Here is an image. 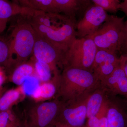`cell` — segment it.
Masks as SVG:
<instances>
[{"label":"cell","mask_w":127,"mask_h":127,"mask_svg":"<svg viewBox=\"0 0 127 127\" xmlns=\"http://www.w3.org/2000/svg\"><path fill=\"white\" fill-rule=\"evenodd\" d=\"M122 107L118 104H108L106 115L107 127H125V117Z\"/></svg>","instance_id":"cell-15"},{"label":"cell","mask_w":127,"mask_h":127,"mask_svg":"<svg viewBox=\"0 0 127 127\" xmlns=\"http://www.w3.org/2000/svg\"><path fill=\"white\" fill-rule=\"evenodd\" d=\"M34 62L31 61L16 66L7 74V80L17 86H22L28 78L36 75Z\"/></svg>","instance_id":"cell-12"},{"label":"cell","mask_w":127,"mask_h":127,"mask_svg":"<svg viewBox=\"0 0 127 127\" xmlns=\"http://www.w3.org/2000/svg\"><path fill=\"white\" fill-rule=\"evenodd\" d=\"M97 50L91 38H76L65 54L62 67H69L91 71Z\"/></svg>","instance_id":"cell-5"},{"label":"cell","mask_w":127,"mask_h":127,"mask_svg":"<svg viewBox=\"0 0 127 127\" xmlns=\"http://www.w3.org/2000/svg\"><path fill=\"white\" fill-rule=\"evenodd\" d=\"M12 108L0 112V127H23Z\"/></svg>","instance_id":"cell-21"},{"label":"cell","mask_w":127,"mask_h":127,"mask_svg":"<svg viewBox=\"0 0 127 127\" xmlns=\"http://www.w3.org/2000/svg\"><path fill=\"white\" fill-rule=\"evenodd\" d=\"M36 35L32 57L48 64L52 69L54 76H58L59 74L58 67H62L64 58L67 50Z\"/></svg>","instance_id":"cell-7"},{"label":"cell","mask_w":127,"mask_h":127,"mask_svg":"<svg viewBox=\"0 0 127 127\" xmlns=\"http://www.w3.org/2000/svg\"><path fill=\"white\" fill-rule=\"evenodd\" d=\"M0 66L7 75L11 68L10 46L6 34L0 35Z\"/></svg>","instance_id":"cell-17"},{"label":"cell","mask_w":127,"mask_h":127,"mask_svg":"<svg viewBox=\"0 0 127 127\" xmlns=\"http://www.w3.org/2000/svg\"><path fill=\"white\" fill-rule=\"evenodd\" d=\"M12 2L15 3V0H12Z\"/></svg>","instance_id":"cell-33"},{"label":"cell","mask_w":127,"mask_h":127,"mask_svg":"<svg viewBox=\"0 0 127 127\" xmlns=\"http://www.w3.org/2000/svg\"><path fill=\"white\" fill-rule=\"evenodd\" d=\"M100 81L90 71L65 67L58 80V97L63 102L77 99L99 86Z\"/></svg>","instance_id":"cell-2"},{"label":"cell","mask_w":127,"mask_h":127,"mask_svg":"<svg viewBox=\"0 0 127 127\" xmlns=\"http://www.w3.org/2000/svg\"><path fill=\"white\" fill-rule=\"evenodd\" d=\"M63 102L58 98L40 102L27 113L24 124L27 127H50L56 121Z\"/></svg>","instance_id":"cell-6"},{"label":"cell","mask_w":127,"mask_h":127,"mask_svg":"<svg viewBox=\"0 0 127 127\" xmlns=\"http://www.w3.org/2000/svg\"><path fill=\"white\" fill-rule=\"evenodd\" d=\"M104 90L115 94L127 95V77L121 61L112 73L100 82Z\"/></svg>","instance_id":"cell-11"},{"label":"cell","mask_w":127,"mask_h":127,"mask_svg":"<svg viewBox=\"0 0 127 127\" xmlns=\"http://www.w3.org/2000/svg\"><path fill=\"white\" fill-rule=\"evenodd\" d=\"M41 82L36 74L28 78L22 85L23 93L32 97L39 87Z\"/></svg>","instance_id":"cell-22"},{"label":"cell","mask_w":127,"mask_h":127,"mask_svg":"<svg viewBox=\"0 0 127 127\" xmlns=\"http://www.w3.org/2000/svg\"><path fill=\"white\" fill-rule=\"evenodd\" d=\"M20 88L12 89L6 91L0 97V112L12 109V106L19 100Z\"/></svg>","instance_id":"cell-18"},{"label":"cell","mask_w":127,"mask_h":127,"mask_svg":"<svg viewBox=\"0 0 127 127\" xmlns=\"http://www.w3.org/2000/svg\"><path fill=\"white\" fill-rule=\"evenodd\" d=\"M125 36L124 44L122 52L127 54V20L125 22Z\"/></svg>","instance_id":"cell-29"},{"label":"cell","mask_w":127,"mask_h":127,"mask_svg":"<svg viewBox=\"0 0 127 127\" xmlns=\"http://www.w3.org/2000/svg\"><path fill=\"white\" fill-rule=\"evenodd\" d=\"M107 121L106 115L102 116L99 118L96 124L94 127H107Z\"/></svg>","instance_id":"cell-27"},{"label":"cell","mask_w":127,"mask_h":127,"mask_svg":"<svg viewBox=\"0 0 127 127\" xmlns=\"http://www.w3.org/2000/svg\"><path fill=\"white\" fill-rule=\"evenodd\" d=\"M120 61L127 77V54H124L120 57Z\"/></svg>","instance_id":"cell-28"},{"label":"cell","mask_w":127,"mask_h":127,"mask_svg":"<svg viewBox=\"0 0 127 127\" xmlns=\"http://www.w3.org/2000/svg\"><path fill=\"white\" fill-rule=\"evenodd\" d=\"M34 62L36 73L41 82H49L52 79V69L47 64L31 58Z\"/></svg>","instance_id":"cell-20"},{"label":"cell","mask_w":127,"mask_h":127,"mask_svg":"<svg viewBox=\"0 0 127 127\" xmlns=\"http://www.w3.org/2000/svg\"><path fill=\"white\" fill-rule=\"evenodd\" d=\"M91 93L77 99L63 102L55 122H59L74 127L82 126L87 118V103Z\"/></svg>","instance_id":"cell-8"},{"label":"cell","mask_w":127,"mask_h":127,"mask_svg":"<svg viewBox=\"0 0 127 127\" xmlns=\"http://www.w3.org/2000/svg\"><path fill=\"white\" fill-rule=\"evenodd\" d=\"M95 5L102 7L106 11L117 12L119 10L120 2L119 0H91Z\"/></svg>","instance_id":"cell-24"},{"label":"cell","mask_w":127,"mask_h":127,"mask_svg":"<svg viewBox=\"0 0 127 127\" xmlns=\"http://www.w3.org/2000/svg\"><path fill=\"white\" fill-rule=\"evenodd\" d=\"M7 80V75L4 70L0 66V88Z\"/></svg>","instance_id":"cell-26"},{"label":"cell","mask_w":127,"mask_h":127,"mask_svg":"<svg viewBox=\"0 0 127 127\" xmlns=\"http://www.w3.org/2000/svg\"><path fill=\"white\" fill-rule=\"evenodd\" d=\"M39 36L68 50L76 38L75 20L60 13L46 12L29 8L23 15Z\"/></svg>","instance_id":"cell-1"},{"label":"cell","mask_w":127,"mask_h":127,"mask_svg":"<svg viewBox=\"0 0 127 127\" xmlns=\"http://www.w3.org/2000/svg\"><path fill=\"white\" fill-rule=\"evenodd\" d=\"M20 17L6 34L11 62L10 71L31 58L36 38V33L27 18L22 15Z\"/></svg>","instance_id":"cell-3"},{"label":"cell","mask_w":127,"mask_h":127,"mask_svg":"<svg viewBox=\"0 0 127 127\" xmlns=\"http://www.w3.org/2000/svg\"><path fill=\"white\" fill-rule=\"evenodd\" d=\"M98 86L93 91L89 96L87 103V118L88 119L97 115L100 111L104 100L105 90Z\"/></svg>","instance_id":"cell-13"},{"label":"cell","mask_w":127,"mask_h":127,"mask_svg":"<svg viewBox=\"0 0 127 127\" xmlns=\"http://www.w3.org/2000/svg\"></svg>","instance_id":"cell-35"},{"label":"cell","mask_w":127,"mask_h":127,"mask_svg":"<svg viewBox=\"0 0 127 127\" xmlns=\"http://www.w3.org/2000/svg\"><path fill=\"white\" fill-rule=\"evenodd\" d=\"M28 9L21 7L8 0H0V19L9 20L11 17L23 15Z\"/></svg>","instance_id":"cell-16"},{"label":"cell","mask_w":127,"mask_h":127,"mask_svg":"<svg viewBox=\"0 0 127 127\" xmlns=\"http://www.w3.org/2000/svg\"><path fill=\"white\" fill-rule=\"evenodd\" d=\"M125 36L123 17L109 15L95 33L85 37L92 39L98 50L117 53L122 52Z\"/></svg>","instance_id":"cell-4"},{"label":"cell","mask_w":127,"mask_h":127,"mask_svg":"<svg viewBox=\"0 0 127 127\" xmlns=\"http://www.w3.org/2000/svg\"><path fill=\"white\" fill-rule=\"evenodd\" d=\"M15 3L22 7L32 9L31 0H15Z\"/></svg>","instance_id":"cell-25"},{"label":"cell","mask_w":127,"mask_h":127,"mask_svg":"<svg viewBox=\"0 0 127 127\" xmlns=\"http://www.w3.org/2000/svg\"><path fill=\"white\" fill-rule=\"evenodd\" d=\"M5 89L2 87L0 88V97L5 92Z\"/></svg>","instance_id":"cell-32"},{"label":"cell","mask_w":127,"mask_h":127,"mask_svg":"<svg viewBox=\"0 0 127 127\" xmlns=\"http://www.w3.org/2000/svg\"><path fill=\"white\" fill-rule=\"evenodd\" d=\"M59 13L74 18L75 12L79 9L81 0H54Z\"/></svg>","instance_id":"cell-19"},{"label":"cell","mask_w":127,"mask_h":127,"mask_svg":"<svg viewBox=\"0 0 127 127\" xmlns=\"http://www.w3.org/2000/svg\"><path fill=\"white\" fill-rule=\"evenodd\" d=\"M58 78L53 77L51 81L41 83L32 97L37 101H46L54 97L58 93Z\"/></svg>","instance_id":"cell-14"},{"label":"cell","mask_w":127,"mask_h":127,"mask_svg":"<svg viewBox=\"0 0 127 127\" xmlns=\"http://www.w3.org/2000/svg\"><path fill=\"white\" fill-rule=\"evenodd\" d=\"M119 10L123 12L127 17V0H124L123 2L120 3Z\"/></svg>","instance_id":"cell-31"},{"label":"cell","mask_w":127,"mask_h":127,"mask_svg":"<svg viewBox=\"0 0 127 127\" xmlns=\"http://www.w3.org/2000/svg\"><path fill=\"white\" fill-rule=\"evenodd\" d=\"M26 127V125H25V124H24V127Z\"/></svg>","instance_id":"cell-34"},{"label":"cell","mask_w":127,"mask_h":127,"mask_svg":"<svg viewBox=\"0 0 127 127\" xmlns=\"http://www.w3.org/2000/svg\"><path fill=\"white\" fill-rule=\"evenodd\" d=\"M32 9L46 12L59 13L54 0H31Z\"/></svg>","instance_id":"cell-23"},{"label":"cell","mask_w":127,"mask_h":127,"mask_svg":"<svg viewBox=\"0 0 127 127\" xmlns=\"http://www.w3.org/2000/svg\"><path fill=\"white\" fill-rule=\"evenodd\" d=\"M120 62L117 53L98 50L91 71L100 82L111 75Z\"/></svg>","instance_id":"cell-10"},{"label":"cell","mask_w":127,"mask_h":127,"mask_svg":"<svg viewBox=\"0 0 127 127\" xmlns=\"http://www.w3.org/2000/svg\"><path fill=\"white\" fill-rule=\"evenodd\" d=\"M9 20L0 19V35L5 30Z\"/></svg>","instance_id":"cell-30"},{"label":"cell","mask_w":127,"mask_h":127,"mask_svg":"<svg viewBox=\"0 0 127 127\" xmlns=\"http://www.w3.org/2000/svg\"><path fill=\"white\" fill-rule=\"evenodd\" d=\"M108 15L107 11L100 6L95 5L89 7L76 25L77 36L82 38L92 35L106 21Z\"/></svg>","instance_id":"cell-9"}]
</instances>
